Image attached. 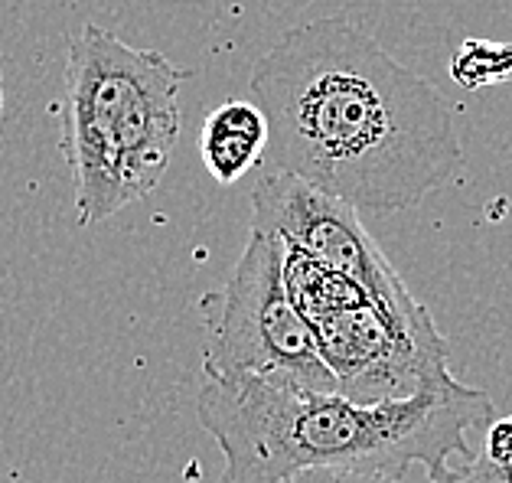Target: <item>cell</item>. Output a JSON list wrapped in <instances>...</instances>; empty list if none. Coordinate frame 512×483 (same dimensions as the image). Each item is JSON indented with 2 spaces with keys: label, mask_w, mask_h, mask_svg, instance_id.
I'll return each instance as SVG.
<instances>
[{
  "label": "cell",
  "mask_w": 512,
  "mask_h": 483,
  "mask_svg": "<svg viewBox=\"0 0 512 483\" xmlns=\"http://www.w3.org/2000/svg\"><path fill=\"white\" fill-rule=\"evenodd\" d=\"M252 229L297 245L314 262L356 281L379 304L402 317H418L424 307L408 291L376 239L362 226V213L291 173L268 170L252 190Z\"/></svg>",
  "instance_id": "obj_6"
},
{
  "label": "cell",
  "mask_w": 512,
  "mask_h": 483,
  "mask_svg": "<svg viewBox=\"0 0 512 483\" xmlns=\"http://www.w3.org/2000/svg\"><path fill=\"white\" fill-rule=\"evenodd\" d=\"M278 249L287 291L314 327L320 353L346 399L366 405L408 399L451 373V350L428 311L402 317L297 245L278 239Z\"/></svg>",
  "instance_id": "obj_4"
},
{
  "label": "cell",
  "mask_w": 512,
  "mask_h": 483,
  "mask_svg": "<svg viewBox=\"0 0 512 483\" xmlns=\"http://www.w3.org/2000/svg\"><path fill=\"white\" fill-rule=\"evenodd\" d=\"M0 118H4V85H0Z\"/></svg>",
  "instance_id": "obj_11"
},
{
  "label": "cell",
  "mask_w": 512,
  "mask_h": 483,
  "mask_svg": "<svg viewBox=\"0 0 512 483\" xmlns=\"http://www.w3.org/2000/svg\"><path fill=\"white\" fill-rule=\"evenodd\" d=\"M467 483H512V415L493 418L483 435V451L464 464Z\"/></svg>",
  "instance_id": "obj_9"
},
{
  "label": "cell",
  "mask_w": 512,
  "mask_h": 483,
  "mask_svg": "<svg viewBox=\"0 0 512 483\" xmlns=\"http://www.w3.org/2000/svg\"><path fill=\"white\" fill-rule=\"evenodd\" d=\"M196 415L226 457V483H284L323 467L398 480L424 467L434 480L451 470V457L470 461V431L490 428L496 408L486 392L444 373L408 399L376 405L261 379H206Z\"/></svg>",
  "instance_id": "obj_2"
},
{
  "label": "cell",
  "mask_w": 512,
  "mask_h": 483,
  "mask_svg": "<svg viewBox=\"0 0 512 483\" xmlns=\"http://www.w3.org/2000/svg\"><path fill=\"white\" fill-rule=\"evenodd\" d=\"M206 379H261L307 392H340L317 333L284 284L278 239L261 229L235 262L226 288L203 301Z\"/></svg>",
  "instance_id": "obj_5"
},
{
  "label": "cell",
  "mask_w": 512,
  "mask_h": 483,
  "mask_svg": "<svg viewBox=\"0 0 512 483\" xmlns=\"http://www.w3.org/2000/svg\"><path fill=\"white\" fill-rule=\"evenodd\" d=\"M268 170L359 213H402L464 164L454 108L349 17L294 27L252 69Z\"/></svg>",
  "instance_id": "obj_1"
},
{
  "label": "cell",
  "mask_w": 512,
  "mask_h": 483,
  "mask_svg": "<svg viewBox=\"0 0 512 483\" xmlns=\"http://www.w3.org/2000/svg\"><path fill=\"white\" fill-rule=\"evenodd\" d=\"M284 483H402L398 477L379 474V470H343V467H323V470H304ZM428 483H467V470L464 467H451L444 470L441 477H434Z\"/></svg>",
  "instance_id": "obj_10"
},
{
  "label": "cell",
  "mask_w": 512,
  "mask_h": 483,
  "mask_svg": "<svg viewBox=\"0 0 512 483\" xmlns=\"http://www.w3.org/2000/svg\"><path fill=\"white\" fill-rule=\"evenodd\" d=\"M190 69L85 23L69 40L62 154L76 213L95 226L157 190L180 138V85Z\"/></svg>",
  "instance_id": "obj_3"
},
{
  "label": "cell",
  "mask_w": 512,
  "mask_h": 483,
  "mask_svg": "<svg viewBox=\"0 0 512 483\" xmlns=\"http://www.w3.org/2000/svg\"><path fill=\"white\" fill-rule=\"evenodd\" d=\"M268 151V118L255 98H229L216 105L199 131V157L209 177L232 187L248 170L265 164Z\"/></svg>",
  "instance_id": "obj_7"
},
{
  "label": "cell",
  "mask_w": 512,
  "mask_h": 483,
  "mask_svg": "<svg viewBox=\"0 0 512 483\" xmlns=\"http://www.w3.org/2000/svg\"><path fill=\"white\" fill-rule=\"evenodd\" d=\"M451 76L464 89H483L512 79V43L467 40L451 63Z\"/></svg>",
  "instance_id": "obj_8"
}]
</instances>
